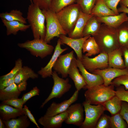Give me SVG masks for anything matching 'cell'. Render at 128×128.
I'll use <instances>...</instances> for the list:
<instances>
[{"mask_svg": "<svg viewBox=\"0 0 128 128\" xmlns=\"http://www.w3.org/2000/svg\"><path fill=\"white\" fill-rule=\"evenodd\" d=\"M93 37L99 46L100 53H108L120 47L117 29L104 23H102L99 30Z\"/></svg>", "mask_w": 128, "mask_h": 128, "instance_id": "obj_1", "label": "cell"}, {"mask_svg": "<svg viewBox=\"0 0 128 128\" xmlns=\"http://www.w3.org/2000/svg\"><path fill=\"white\" fill-rule=\"evenodd\" d=\"M27 20L30 26L34 38L44 39L46 32L45 18L42 10L31 3L28 9Z\"/></svg>", "mask_w": 128, "mask_h": 128, "instance_id": "obj_2", "label": "cell"}, {"mask_svg": "<svg viewBox=\"0 0 128 128\" xmlns=\"http://www.w3.org/2000/svg\"><path fill=\"white\" fill-rule=\"evenodd\" d=\"M114 86L104 84L87 88L84 93L86 102L91 105H103L115 95Z\"/></svg>", "mask_w": 128, "mask_h": 128, "instance_id": "obj_3", "label": "cell"}, {"mask_svg": "<svg viewBox=\"0 0 128 128\" xmlns=\"http://www.w3.org/2000/svg\"><path fill=\"white\" fill-rule=\"evenodd\" d=\"M81 10L80 6L76 3L67 6L56 13L60 23L67 34L74 29Z\"/></svg>", "mask_w": 128, "mask_h": 128, "instance_id": "obj_4", "label": "cell"}, {"mask_svg": "<svg viewBox=\"0 0 128 128\" xmlns=\"http://www.w3.org/2000/svg\"><path fill=\"white\" fill-rule=\"evenodd\" d=\"M42 11L46 23V32L44 39L46 42L48 44L55 37H59L60 35H66L67 34L60 23L55 12L49 9Z\"/></svg>", "mask_w": 128, "mask_h": 128, "instance_id": "obj_5", "label": "cell"}, {"mask_svg": "<svg viewBox=\"0 0 128 128\" xmlns=\"http://www.w3.org/2000/svg\"><path fill=\"white\" fill-rule=\"evenodd\" d=\"M17 45L19 47L27 50L32 55L41 59L51 55L54 49L52 46L41 39L34 38L23 43H19Z\"/></svg>", "mask_w": 128, "mask_h": 128, "instance_id": "obj_6", "label": "cell"}, {"mask_svg": "<svg viewBox=\"0 0 128 128\" xmlns=\"http://www.w3.org/2000/svg\"><path fill=\"white\" fill-rule=\"evenodd\" d=\"M82 105L85 113V119L81 128H95L97 123L105 110L102 105H92L85 101Z\"/></svg>", "mask_w": 128, "mask_h": 128, "instance_id": "obj_7", "label": "cell"}, {"mask_svg": "<svg viewBox=\"0 0 128 128\" xmlns=\"http://www.w3.org/2000/svg\"><path fill=\"white\" fill-rule=\"evenodd\" d=\"M52 77L54 84L52 91L48 97L42 102L40 108H43L50 100L54 98H60L69 91L72 87L68 78L65 79L60 78L55 71L53 72Z\"/></svg>", "mask_w": 128, "mask_h": 128, "instance_id": "obj_8", "label": "cell"}, {"mask_svg": "<svg viewBox=\"0 0 128 128\" xmlns=\"http://www.w3.org/2000/svg\"><path fill=\"white\" fill-rule=\"evenodd\" d=\"M85 68L91 73L97 69H102L108 67L107 53H101L97 56L91 58L83 55L81 60Z\"/></svg>", "mask_w": 128, "mask_h": 128, "instance_id": "obj_9", "label": "cell"}, {"mask_svg": "<svg viewBox=\"0 0 128 128\" xmlns=\"http://www.w3.org/2000/svg\"><path fill=\"white\" fill-rule=\"evenodd\" d=\"M83 107L80 103L71 105L67 110V114L64 121L65 123L80 127L84 120Z\"/></svg>", "mask_w": 128, "mask_h": 128, "instance_id": "obj_10", "label": "cell"}, {"mask_svg": "<svg viewBox=\"0 0 128 128\" xmlns=\"http://www.w3.org/2000/svg\"><path fill=\"white\" fill-rule=\"evenodd\" d=\"M79 91L76 90L69 98L61 102H52L47 109L43 116L46 117L51 116L66 111L71 105L77 100Z\"/></svg>", "mask_w": 128, "mask_h": 128, "instance_id": "obj_11", "label": "cell"}, {"mask_svg": "<svg viewBox=\"0 0 128 128\" xmlns=\"http://www.w3.org/2000/svg\"><path fill=\"white\" fill-rule=\"evenodd\" d=\"M74 51L63 55H60L57 60L53 69L58 74H61L63 78L68 75L69 69L71 62L74 57Z\"/></svg>", "mask_w": 128, "mask_h": 128, "instance_id": "obj_12", "label": "cell"}, {"mask_svg": "<svg viewBox=\"0 0 128 128\" xmlns=\"http://www.w3.org/2000/svg\"><path fill=\"white\" fill-rule=\"evenodd\" d=\"M91 73L101 75L103 79V84L108 86L111 84L112 81L115 78L128 74V68L122 69L108 67L103 69H96Z\"/></svg>", "mask_w": 128, "mask_h": 128, "instance_id": "obj_13", "label": "cell"}, {"mask_svg": "<svg viewBox=\"0 0 128 128\" xmlns=\"http://www.w3.org/2000/svg\"><path fill=\"white\" fill-rule=\"evenodd\" d=\"M75 60L77 66L86 84L84 88L86 89L104 84L103 79L101 75L88 72L83 65L81 61L78 58H76Z\"/></svg>", "mask_w": 128, "mask_h": 128, "instance_id": "obj_14", "label": "cell"}, {"mask_svg": "<svg viewBox=\"0 0 128 128\" xmlns=\"http://www.w3.org/2000/svg\"><path fill=\"white\" fill-rule=\"evenodd\" d=\"M60 41L59 38L55 49L54 51L51 58L47 64L44 67L41 68L38 72V74L44 78L50 77L52 73V69L59 56L63 52L68 49V48H61Z\"/></svg>", "mask_w": 128, "mask_h": 128, "instance_id": "obj_15", "label": "cell"}, {"mask_svg": "<svg viewBox=\"0 0 128 128\" xmlns=\"http://www.w3.org/2000/svg\"><path fill=\"white\" fill-rule=\"evenodd\" d=\"M91 36L89 35L79 38H74L61 35L59 36V39L61 45H66L73 49L76 54L77 58L81 61L83 56V45L84 41Z\"/></svg>", "mask_w": 128, "mask_h": 128, "instance_id": "obj_16", "label": "cell"}, {"mask_svg": "<svg viewBox=\"0 0 128 128\" xmlns=\"http://www.w3.org/2000/svg\"><path fill=\"white\" fill-rule=\"evenodd\" d=\"M67 114V110L56 115L48 117L43 116L38 120V123L43 126V128H60L62 126Z\"/></svg>", "mask_w": 128, "mask_h": 128, "instance_id": "obj_17", "label": "cell"}, {"mask_svg": "<svg viewBox=\"0 0 128 128\" xmlns=\"http://www.w3.org/2000/svg\"><path fill=\"white\" fill-rule=\"evenodd\" d=\"M74 57L71 62L68 74L73 82L76 90L79 91L86 85L85 81L82 74L79 73Z\"/></svg>", "mask_w": 128, "mask_h": 128, "instance_id": "obj_18", "label": "cell"}, {"mask_svg": "<svg viewBox=\"0 0 128 128\" xmlns=\"http://www.w3.org/2000/svg\"><path fill=\"white\" fill-rule=\"evenodd\" d=\"M93 15L85 13L81 10L74 29L68 34L69 37L74 38L83 37V32L85 25L88 20Z\"/></svg>", "mask_w": 128, "mask_h": 128, "instance_id": "obj_19", "label": "cell"}, {"mask_svg": "<svg viewBox=\"0 0 128 128\" xmlns=\"http://www.w3.org/2000/svg\"><path fill=\"white\" fill-rule=\"evenodd\" d=\"M26 114L23 108H17L1 104L0 105V118L3 120H8Z\"/></svg>", "mask_w": 128, "mask_h": 128, "instance_id": "obj_20", "label": "cell"}, {"mask_svg": "<svg viewBox=\"0 0 128 128\" xmlns=\"http://www.w3.org/2000/svg\"><path fill=\"white\" fill-rule=\"evenodd\" d=\"M126 13L123 12L118 15L104 17H97L98 20L111 27L117 28L123 23L128 21V16Z\"/></svg>", "mask_w": 128, "mask_h": 128, "instance_id": "obj_21", "label": "cell"}, {"mask_svg": "<svg viewBox=\"0 0 128 128\" xmlns=\"http://www.w3.org/2000/svg\"><path fill=\"white\" fill-rule=\"evenodd\" d=\"M108 67L124 69L126 68L120 47L107 53Z\"/></svg>", "mask_w": 128, "mask_h": 128, "instance_id": "obj_22", "label": "cell"}, {"mask_svg": "<svg viewBox=\"0 0 128 128\" xmlns=\"http://www.w3.org/2000/svg\"><path fill=\"white\" fill-rule=\"evenodd\" d=\"M1 20L4 25L6 27L7 36L11 34L15 35L19 31H25L30 27L29 24L26 25L18 21H8L3 19Z\"/></svg>", "mask_w": 128, "mask_h": 128, "instance_id": "obj_23", "label": "cell"}, {"mask_svg": "<svg viewBox=\"0 0 128 128\" xmlns=\"http://www.w3.org/2000/svg\"><path fill=\"white\" fill-rule=\"evenodd\" d=\"M38 77V74L35 73L31 68L27 66H24L16 74L14 83L17 85L27 82V81L30 78L34 79Z\"/></svg>", "mask_w": 128, "mask_h": 128, "instance_id": "obj_24", "label": "cell"}, {"mask_svg": "<svg viewBox=\"0 0 128 128\" xmlns=\"http://www.w3.org/2000/svg\"><path fill=\"white\" fill-rule=\"evenodd\" d=\"M95 4L91 14L101 17L116 15L114 11L106 6L102 0H97Z\"/></svg>", "mask_w": 128, "mask_h": 128, "instance_id": "obj_25", "label": "cell"}, {"mask_svg": "<svg viewBox=\"0 0 128 128\" xmlns=\"http://www.w3.org/2000/svg\"><path fill=\"white\" fill-rule=\"evenodd\" d=\"M101 23L97 17L93 15L87 21L83 32V37L94 36L99 30Z\"/></svg>", "mask_w": 128, "mask_h": 128, "instance_id": "obj_26", "label": "cell"}, {"mask_svg": "<svg viewBox=\"0 0 128 128\" xmlns=\"http://www.w3.org/2000/svg\"><path fill=\"white\" fill-rule=\"evenodd\" d=\"M7 128H27L30 124V121L26 114L8 120H3Z\"/></svg>", "mask_w": 128, "mask_h": 128, "instance_id": "obj_27", "label": "cell"}, {"mask_svg": "<svg viewBox=\"0 0 128 128\" xmlns=\"http://www.w3.org/2000/svg\"><path fill=\"white\" fill-rule=\"evenodd\" d=\"M82 51L86 56L89 57L100 53V49L94 37L91 36L84 42L83 45Z\"/></svg>", "mask_w": 128, "mask_h": 128, "instance_id": "obj_28", "label": "cell"}, {"mask_svg": "<svg viewBox=\"0 0 128 128\" xmlns=\"http://www.w3.org/2000/svg\"><path fill=\"white\" fill-rule=\"evenodd\" d=\"M21 92L17 85L14 82L6 88L0 90V100L2 101L12 98H18Z\"/></svg>", "mask_w": 128, "mask_h": 128, "instance_id": "obj_29", "label": "cell"}, {"mask_svg": "<svg viewBox=\"0 0 128 128\" xmlns=\"http://www.w3.org/2000/svg\"><path fill=\"white\" fill-rule=\"evenodd\" d=\"M0 17L1 19L8 21H18L25 24L27 23V18L23 17V13L20 10L17 9L1 13Z\"/></svg>", "mask_w": 128, "mask_h": 128, "instance_id": "obj_30", "label": "cell"}, {"mask_svg": "<svg viewBox=\"0 0 128 128\" xmlns=\"http://www.w3.org/2000/svg\"><path fill=\"white\" fill-rule=\"evenodd\" d=\"M122 102V101L115 95L102 105L105 110L109 112L112 116L119 113L121 108Z\"/></svg>", "mask_w": 128, "mask_h": 128, "instance_id": "obj_31", "label": "cell"}, {"mask_svg": "<svg viewBox=\"0 0 128 128\" xmlns=\"http://www.w3.org/2000/svg\"><path fill=\"white\" fill-rule=\"evenodd\" d=\"M116 29L120 47L128 48V21L123 23Z\"/></svg>", "mask_w": 128, "mask_h": 128, "instance_id": "obj_32", "label": "cell"}, {"mask_svg": "<svg viewBox=\"0 0 128 128\" xmlns=\"http://www.w3.org/2000/svg\"><path fill=\"white\" fill-rule=\"evenodd\" d=\"M77 0H51L49 9L55 13L65 7L76 3Z\"/></svg>", "mask_w": 128, "mask_h": 128, "instance_id": "obj_33", "label": "cell"}, {"mask_svg": "<svg viewBox=\"0 0 128 128\" xmlns=\"http://www.w3.org/2000/svg\"><path fill=\"white\" fill-rule=\"evenodd\" d=\"M127 125L119 113L110 117V128H126Z\"/></svg>", "mask_w": 128, "mask_h": 128, "instance_id": "obj_34", "label": "cell"}, {"mask_svg": "<svg viewBox=\"0 0 128 128\" xmlns=\"http://www.w3.org/2000/svg\"><path fill=\"white\" fill-rule=\"evenodd\" d=\"M96 1V0H77L76 3L79 5L83 12L90 14Z\"/></svg>", "mask_w": 128, "mask_h": 128, "instance_id": "obj_35", "label": "cell"}, {"mask_svg": "<svg viewBox=\"0 0 128 128\" xmlns=\"http://www.w3.org/2000/svg\"><path fill=\"white\" fill-rule=\"evenodd\" d=\"M22 60L20 58L18 59L15 61L14 67L10 72L5 75L0 77V82L13 77L22 68Z\"/></svg>", "mask_w": 128, "mask_h": 128, "instance_id": "obj_36", "label": "cell"}, {"mask_svg": "<svg viewBox=\"0 0 128 128\" xmlns=\"http://www.w3.org/2000/svg\"><path fill=\"white\" fill-rule=\"evenodd\" d=\"M111 84L117 87L123 85L126 90H128V74L119 76L114 79Z\"/></svg>", "mask_w": 128, "mask_h": 128, "instance_id": "obj_37", "label": "cell"}, {"mask_svg": "<svg viewBox=\"0 0 128 128\" xmlns=\"http://www.w3.org/2000/svg\"><path fill=\"white\" fill-rule=\"evenodd\" d=\"M110 116L103 114L98 120L95 128H110Z\"/></svg>", "mask_w": 128, "mask_h": 128, "instance_id": "obj_38", "label": "cell"}, {"mask_svg": "<svg viewBox=\"0 0 128 128\" xmlns=\"http://www.w3.org/2000/svg\"><path fill=\"white\" fill-rule=\"evenodd\" d=\"M115 92V95L120 100L128 103V90H126L124 86L117 87Z\"/></svg>", "mask_w": 128, "mask_h": 128, "instance_id": "obj_39", "label": "cell"}, {"mask_svg": "<svg viewBox=\"0 0 128 128\" xmlns=\"http://www.w3.org/2000/svg\"><path fill=\"white\" fill-rule=\"evenodd\" d=\"M1 104H6L17 108H23L24 104L22 99L14 98L2 101Z\"/></svg>", "mask_w": 128, "mask_h": 128, "instance_id": "obj_40", "label": "cell"}, {"mask_svg": "<svg viewBox=\"0 0 128 128\" xmlns=\"http://www.w3.org/2000/svg\"><path fill=\"white\" fill-rule=\"evenodd\" d=\"M40 90L39 89L35 86L29 92L23 95L22 98L24 104L29 99L32 97L36 96L39 95Z\"/></svg>", "mask_w": 128, "mask_h": 128, "instance_id": "obj_41", "label": "cell"}, {"mask_svg": "<svg viewBox=\"0 0 128 128\" xmlns=\"http://www.w3.org/2000/svg\"><path fill=\"white\" fill-rule=\"evenodd\" d=\"M106 6L114 11L116 15L119 14L117 8L121 0H102Z\"/></svg>", "mask_w": 128, "mask_h": 128, "instance_id": "obj_42", "label": "cell"}, {"mask_svg": "<svg viewBox=\"0 0 128 128\" xmlns=\"http://www.w3.org/2000/svg\"><path fill=\"white\" fill-rule=\"evenodd\" d=\"M51 0H32L33 3L42 10L49 9Z\"/></svg>", "mask_w": 128, "mask_h": 128, "instance_id": "obj_43", "label": "cell"}, {"mask_svg": "<svg viewBox=\"0 0 128 128\" xmlns=\"http://www.w3.org/2000/svg\"><path fill=\"white\" fill-rule=\"evenodd\" d=\"M119 113L126 122L128 126V103L122 101L121 108Z\"/></svg>", "mask_w": 128, "mask_h": 128, "instance_id": "obj_44", "label": "cell"}, {"mask_svg": "<svg viewBox=\"0 0 128 128\" xmlns=\"http://www.w3.org/2000/svg\"><path fill=\"white\" fill-rule=\"evenodd\" d=\"M23 109L26 112V114L28 118L36 126L37 128H40L38 125L37 122L36 121L33 115L32 114L31 111L29 109L28 107L26 105H25Z\"/></svg>", "mask_w": 128, "mask_h": 128, "instance_id": "obj_45", "label": "cell"}, {"mask_svg": "<svg viewBox=\"0 0 128 128\" xmlns=\"http://www.w3.org/2000/svg\"><path fill=\"white\" fill-rule=\"evenodd\" d=\"M16 75L12 78L0 82V90L5 88L14 83V78Z\"/></svg>", "mask_w": 128, "mask_h": 128, "instance_id": "obj_46", "label": "cell"}, {"mask_svg": "<svg viewBox=\"0 0 128 128\" xmlns=\"http://www.w3.org/2000/svg\"><path fill=\"white\" fill-rule=\"evenodd\" d=\"M122 50L123 56L126 68H128V48L120 47Z\"/></svg>", "mask_w": 128, "mask_h": 128, "instance_id": "obj_47", "label": "cell"}, {"mask_svg": "<svg viewBox=\"0 0 128 128\" xmlns=\"http://www.w3.org/2000/svg\"><path fill=\"white\" fill-rule=\"evenodd\" d=\"M118 10L119 13L124 12L128 14V8L122 5H120V7L118 8Z\"/></svg>", "mask_w": 128, "mask_h": 128, "instance_id": "obj_48", "label": "cell"}, {"mask_svg": "<svg viewBox=\"0 0 128 128\" xmlns=\"http://www.w3.org/2000/svg\"><path fill=\"white\" fill-rule=\"evenodd\" d=\"M119 3L120 5L128 8V0H121Z\"/></svg>", "mask_w": 128, "mask_h": 128, "instance_id": "obj_49", "label": "cell"}, {"mask_svg": "<svg viewBox=\"0 0 128 128\" xmlns=\"http://www.w3.org/2000/svg\"><path fill=\"white\" fill-rule=\"evenodd\" d=\"M6 127L3 120L0 118V128H5Z\"/></svg>", "mask_w": 128, "mask_h": 128, "instance_id": "obj_50", "label": "cell"}, {"mask_svg": "<svg viewBox=\"0 0 128 128\" xmlns=\"http://www.w3.org/2000/svg\"><path fill=\"white\" fill-rule=\"evenodd\" d=\"M31 3L32 2V0H29Z\"/></svg>", "mask_w": 128, "mask_h": 128, "instance_id": "obj_51", "label": "cell"}, {"mask_svg": "<svg viewBox=\"0 0 128 128\" xmlns=\"http://www.w3.org/2000/svg\"><path fill=\"white\" fill-rule=\"evenodd\" d=\"M97 0H96V1Z\"/></svg>", "mask_w": 128, "mask_h": 128, "instance_id": "obj_52", "label": "cell"}]
</instances>
